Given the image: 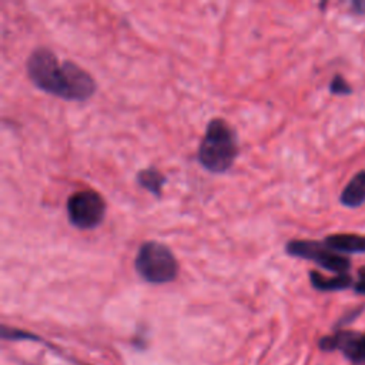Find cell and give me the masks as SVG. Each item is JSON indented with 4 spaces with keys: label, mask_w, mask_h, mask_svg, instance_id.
Segmentation results:
<instances>
[{
    "label": "cell",
    "mask_w": 365,
    "mask_h": 365,
    "mask_svg": "<svg viewBox=\"0 0 365 365\" xmlns=\"http://www.w3.org/2000/svg\"><path fill=\"white\" fill-rule=\"evenodd\" d=\"M67 215L78 230H91L100 225L106 215V201L94 190H81L67 200Z\"/></svg>",
    "instance_id": "5"
},
{
    "label": "cell",
    "mask_w": 365,
    "mask_h": 365,
    "mask_svg": "<svg viewBox=\"0 0 365 365\" xmlns=\"http://www.w3.org/2000/svg\"><path fill=\"white\" fill-rule=\"evenodd\" d=\"M31 83L41 91L70 101L90 98L96 88L93 76L74 61H60L47 47L34 48L26 63Z\"/></svg>",
    "instance_id": "1"
},
{
    "label": "cell",
    "mask_w": 365,
    "mask_h": 365,
    "mask_svg": "<svg viewBox=\"0 0 365 365\" xmlns=\"http://www.w3.org/2000/svg\"><path fill=\"white\" fill-rule=\"evenodd\" d=\"M238 155V143L234 128L222 118H212L200 143L198 163L210 173L228 171Z\"/></svg>",
    "instance_id": "2"
},
{
    "label": "cell",
    "mask_w": 365,
    "mask_h": 365,
    "mask_svg": "<svg viewBox=\"0 0 365 365\" xmlns=\"http://www.w3.org/2000/svg\"><path fill=\"white\" fill-rule=\"evenodd\" d=\"M358 275H359V279H358V282L354 284V291H355L356 294L365 295V267H361V268H359Z\"/></svg>",
    "instance_id": "13"
},
{
    "label": "cell",
    "mask_w": 365,
    "mask_h": 365,
    "mask_svg": "<svg viewBox=\"0 0 365 365\" xmlns=\"http://www.w3.org/2000/svg\"><path fill=\"white\" fill-rule=\"evenodd\" d=\"M309 281L311 285L318 291H341L354 287V279L349 274L324 277L318 271H309Z\"/></svg>",
    "instance_id": "8"
},
{
    "label": "cell",
    "mask_w": 365,
    "mask_h": 365,
    "mask_svg": "<svg viewBox=\"0 0 365 365\" xmlns=\"http://www.w3.org/2000/svg\"><path fill=\"white\" fill-rule=\"evenodd\" d=\"M1 336L4 339H30V341H40V338L37 335L29 334L26 331L21 329H14V328H9L6 325L1 327Z\"/></svg>",
    "instance_id": "11"
},
{
    "label": "cell",
    "mask_w": 365,
    "mask_h": 365,
    "mask_svg": "<svg viewBox=\"0 0 365 365\" xmlns=\"http://www.w3.org/2000/svg\"><path fill=\"white\" fill-rule=\"evenodd\" d=\"M137 274L150 284H167L178 275V261L173 251L163 242L145 241L134 258Z\"/></svg>",
    "instance_id": "3"
},
{
    "label": "cell",
    "mask_w": 365,
    "mask_h": 365,
    "mask_svg": "<svg viewBox=\"0 0 365 365\" xmlns=\"http://www.w3.org/2000/svg\"><path fill=\"white\" fill-rule=\"evenodd\" d=\"M135 180H137V184L141 188L150 191L155 197H161L163 187L165 185V181H167L165 175L160 170H157L154 167H148V168L140 170L137 173V175H135Z\"/></svg>",
    "instance_id": "9"
},
{
    "label": "cell",
    "mask_w": 365,
    "mask_h": 365,
    "mask_svg": "<svg viewBox=\"0 0 365 365\" xmlns=\"http://www.w3.org/2000/svg\"><path fill=\"white\" fill-rule=\"evenodd\" d=\"M339 201L349 208L361 207L365 202V170L356 173L344 187Z\"/></svg>",
    "instance_id": "7"
},
{
    "label": "cell",
    "mask_w": 365,
    "mask_h": 365,
    "mask_svg": "<svg viewBox=\"0 0 365 365\" xmlns=\"http://www.w3.org/2000/svg\"><path fill=\"white\" fill-rule=\"evenodd\" d=\"M352 10L358 14H365V0H356V1H352L351 4Z\"/></svg>",
    "instance_id": "14"
},
{
    "label": "cell",
    "mask_w": 365,
    "mask_h": 365,
    "mask_svg": "<svg viewBox=\"0 0 365 365\" xmlns=\"http://www.w3.org/2000/svg\"><path fill=\"white\" fill-rule=\"evenodd\" d=\"M324 244L339 254H365V235L332 234L324 238Z\"/></svg>",
    "instance_id": "6"
},
{
    "label": "cell",
    "mask_w": 365,
    "mask_h": 365,
    "mask_svg": "<svg viewBox=\"0 0 365 365\" xmlns=\"http://www.w3.org/2000/svg\"><path fill=\"white\" fill-rule=\"evenodd\" d=\"M342 355L355 364L365 362V334L355 331L342 351Z\"/></svg>",
    "instance_id": "10"
},
{
    "label": "cell",
    "mask_w": 365,
    "mask_h": 365,
    "mask_svg": "<svg viewBox=\"0 0 365 365\" xmlns=\"http://www.w3.org/2000/svg\"><path fill=\"white\" fill-rule=\"evenodd\" d=\"M329 91L332 94H336V96H346V94L352 93V88L345 81V78L342 76L336 74V76H334V78L329 83Z\"/></svg>",
    "instance_id": "12"
},
{
    "label": "cell",
    "mask_w": 365,
    "mask_h": 365,
    "mask_svg": "<svg viewBox=\"0 0 365 365\" xmlns=\"http://www.w3.org/2000/svg\"><path fill=\"white\" fill-rule=\"evenodd\" d=\"M285 251L291 257H298L304 259L314 261L327 271L338 274H348L351 268V261L344 254H339L328 248L324 241H311V240H292L287 244Z\"/></svg>",
    "instance_id": "4"
}]
</instances>
